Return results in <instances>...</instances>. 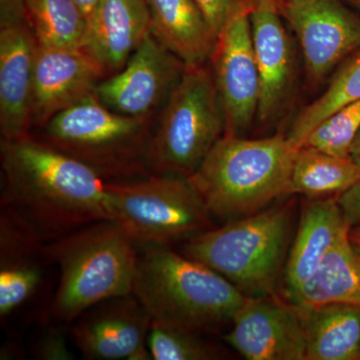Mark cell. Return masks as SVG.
Returning a JSON list of instances; mask_svg holds the SVG:
<instances>
[{"label":"cell","instance_id":"1","mask_svg":"<svg viewBox=\"0 0 360 360\" xmlns=\"http://www.w3.org/2000/svg\"><path fill=\"white\" fill-rule=\"evenodd\" d=\"M0 212L46 243L113 220L108 181L96 170L32 135L1 141Z\"/></svg>","mask_w":360,"mask_h":360},{"label":"cell","instance_id":"2","mask_svg":"<svg viewBox=\"0 0 360 360\" xmlns=\"http://www.w3.org/2000/svg\"><path fill=\"white\" fill-rule=\"evenodd\" d=\"M132 295L153 322L202 333L231 322L248 296L170 245L139 246Z\"/></svg>","mask_w":360,"mask_h":360},{"label":"cell","instance_id":"3","mask_svg":"<svg viewBox=\"0 0 360 360\" xmlns=\"http://www.w3.org/2000/svg\"><path fill=\"white\" fill-rule=\"evenodd\" d=\"M297 149L283 134L258 139L224 134L188 179L213 219H241L290 195Z\"/></svg>","mask_w":360,"mask_h":360},{"label":"cell","instance_id":"4","mask_svg":"<svg viewBox=\"0 0 360 360\" xmlns=\"http://www.w3.org/2000/svg\"><path fill=\"white\" fill-rule=\"evenodd\" d=\"M58 283L49 317L70 326L108 298L132 295L139 246L115 220H101L46 245Z\"/></svg>","mask_w":360,"mask_h":360},{"label":"cell","instance_id":"5","mask_svg":"<svg viewBox=\"0 0 360 360\" xmlns=\"http://www.w3.org/2000/svg\"><path fill=\"white\" fill-rule=\"evenodd\" d=\"M293 217L292 201L270 206L187 239L181 253L214 270L248 297L277 295Z\"/></svg>","mask_w":360,"mask_h":360},{"label":"cell","instance_id":"6","mask_svg":"<svg viewBox=\"0 0 360 360\" xmlns=\"http://www.w3.org/2000/svg\"><path fill=\"white\" fill-rule=\"evenodd\" d=\"M42 130L39 139L82 161L105 181L151 174L148 167L150 117L120 115L94 94L53 116Z\"/></svg>","mask_w":360,"mask_h":360},{"label":"cell","instance_id":"7","mask_svg":"<svg viewBox=\"0 0 360 360\" xmlns=\"http://www.w3.org/2000/svg\"><path fill=\"white\" fill-rule=\"evenodd\" d=\"M148 153L149 172L191 176L225 134V118L212 71L186 65L165 104Z\"/></svg>","mask_w":360,"mask_h":360},{"label":"cell","instance_id":"8","mask_svg":"<svg viewBox=\"0 0 360 360\" xmlns=\"http://www.w3.org/2000/svg\"><path fill=\"white\" fill-rule=\"evenodd\" d=\"M113 220L137 246L170 245L213 229V217L187 177L150 174L108 182Z\"/></svg>","mask_w":360,"mask_h":360},{"label":"cell","instance_id":"9","mask_svg":"<svg viewBox=\"0 0 360 360\" xmlns=\"http://www.w3.org/2000/svg\"><path fill=\"white\" fill-rule=\"evenodd\" d=\"M46 241L0 212V319L40 321L49 316L51 267Z\"/></svg>","mask_w":360,"mask_h":360},{"label":"cell","instance_id":"10","mask_svg":"<svg viewBox=\"0 0 360 360\" xmlns=\"http://www.w3.org/2000/svg\"><path fill=\"white\" fill-rule=\"evenodd\" d=\"M251 0H236L210 56L225 134L243 136L257 116L260 84L250 25Z\"/></svg>","mask_w":360,"mask_h":360},{"label":"cell","instance_id":"11","mask_svg":"<svg viewBox=\"0 0 360 360\" xmlns=\"http://www.w3.org/2000/svg\"><path fill=\"white\" fill-rule=\"evenodd\" d=\"M281 16L295 32L312 84L360 49V18L340 0H284Z\"/></svg>","mask_w":360,"mask_h":360},{"label":"cell","instance_id":"12","mask_svg":"<svg viewBox=\"0 0 360 360\" xmlns=\"http://www.w3.org/2000/svg\"><path fill=\"white\" fill-rule=\"evenodd\" d=\"M186 66L149 32L124 68L101 80L94 94L120 115L150 117L167 103Z\"/></svg>","mask_w":360,"mask_h":360},{"label":"cell","instance_id":"13","mask_svg":"<svg viewBox=\"0 0 360 360\" xmlns=\"http://www.w3.org/2000/svg\"><path fill=\"white\" fill-rule=\"evenodd\" d=\"M153 319L134 295L97 303L70 324L71 340L89 360H151Z\"/></svg>","mask_w":360,"mask_h":360},{"label":"cell","instance_id":"14","mask_svg":"<svg viewBox=\"0 0 360 360\" xmlns=\"http://www.w3.org/2000/svg\"><path fill=\"white\" fill-rule=\"evenodd\" d=\"M224 336L227 345L248 360H305L302 311L277 295L248 297Z\"/></svg>","mask_w":360,"mask_h":360},{"label":"cell","instance_id":"15","mask_svg":"<svg viewBox=\"0 0 360 360\" xmlns=\"http://www.w3.org/2000/svg\"><path fill=\"white\" fill-rule=\"evenodd\" d=\"M106 78L84 49L37 44L33 68L32 125L44 127L53 116L94 94Z\"/></svg>","mask_w":360,"mask_h":360},{"label":"cell","instance_id":"16","mask_svg":"<svg viewBox=\"0 0 360 360\" xmlns=\"http://www.w3.org/2000/svg\"><path fill=\"white\" fill-rule=\"evenodd\" d=\"M37 45L27 22L0 27L1 141H16L30 135Z\"/></svg>","mask_w":360,"mask_h":360},{"label":"cell","instance_id":"17","mask_svg":"<svg viewBox=\"0 0 360 360\" xmlns=\"http://www.w3.org/2000/svg\"><path fill=\"white\" fill-rule=\"evenodd\" d=\"M281 18L274 0H251V34L260 84L257 117L264 123L283 108L292 77L290 39Z\"/></svg>","mask_w":360,"mask_h":360},{"label":"cell","instance_id":"18","mask_svg":"<svg viewBox=\"0 0 360 360\" xmlns=\"http://www.w3.org/2000/svg\"><path fill=\"white\" fill-rule=\"evenodd\" d=\"M296 229L284 267L281 285L284 298L290 297L314 276L331 248L350 231L338 198L307 200Z\"/></svg>","mask_w":360,"mask_h":360},{"label":"cell","instance_id":"19","mask_svg":"<svg viewBox=\"0 0 360 360\" xmlns=\"http://www.w3.org/2000/svg\"><path fill=\"white\" fill-rule=\"evenodd\" d=\"M149 32L146 0H99L89 18L84 49L110 77L124 68Z\"/></svg>","mask_w":360,"mask_h":360},{"label":"cell","instance_id":"20","mask_svg":"<svg viewBox=\"0 0 360 360\" xmlns=\"http://www.w3.org/2000/svg\"><path fill=\"white\" fill-rule=\"evenodd\" d=\"M150 32L186 65L212 56L217 37L194 0H146Z\"/></svg>","mask_w":360,"mask_h":360},{"label":"cell","instance_id":"21","mask_svg":"<svg viewBox=\"0 0 360 360\" xmlns=\"http://www.w3.org/2000/svg\"><path fill=\"white\" fill-rule=\"evenodd\" d=\"M305 329V360H360V307L324 303L298 307Z\"/></svg>","mask_w":360,"mask_h":360},{"label":"cell","instance_id":"22","mask_svg":"<svg viewBox=\"0 0 360 360\" xmlns=\"http://www.w3.org/2000/svg\"><path fill=\"white\" fill-rule=\"evenodd\" d=\"M285 300L302 309L333 302L360 307V243L349 234L341 238L314 276Z\"/></svg>","mask_w":360,"mask_h":360},{"label":"cell","instance_id":"23","mask_svg":"<svg viewBox=\"0 0 360 360\" xmlns=\"http://www.w3.org/2000/svg\"><path fill=\"white\" fill-rule=\"evenodd\" d=\"M360 179V165L352 158H341L300 148L291 170L290 195L307 200L338 198Z\"/></svg>","mask_w":360,"mask_h":360},{"label":"cell","instance_id":"24","mask_svg":"<svg viewBox=\"0 0 360 360\" xmlns=\"http://www.w3.org/2000/svg\"><path fill=\"white\" fill-rule=\"evenodd\" d=\"M25 13L37 44L84 49L89 20L75 0H25Z\"/></svg>","mask_w":360,"mask_h":360},{"label":"cell","instance_id":"25","mask_svg":"<svg viewBox=\"0 0 360 360\" xmlns=\"http://www.w3.org/2000/svg\"><path fill=\"white\" fill-rule=\"evenodd\" d=\"M360 99V49L354 52L335 73L326 91L295 118L286 134L291 143L302 148L319 123L345 104Z\"/></svg>","mask_w":360,"mask_h":360},{"label":"cell","instance_id":"26","mask_svg":"<svg viewBox=\"0 0 360 360\" xmlns=\"http://www.w3.org/2000/svg\"><path fill=\"white\" fill-rule=\"evenodd\" d=\"M153 360H213L222 357L219 347L200 333L151 322L148 340Z\"/></svg>","mask_w":360,"mask_h":360},{"label":"cell","instance_id":"27","mask_svg":"<svg viewBox=\"0 0 360 360\" xmlns=\"http://www.w3.org/2000/svg\"><path fill=\"white\" fill-rule=\"evenodd\" d=\"M360 130V99L345 104L324 118L309 134L302 148L349 158Z\"/></svg>","mask_w":360,"mask_h":360},{"label":"cell","instance_id":"28","mask_svg":"<svg viewBox=\"0 0 360 360\" xmlns=\"http://www.w3.org/2000/svg\"><path fill=\"white\" fill-rule=\"evenodd\" d=\"M56 321L51 319V326L41 333L39 340L32 345V352L35 359L47 360H70L75 359L68 347L65 330L61 326H54Z\"/></svg>","mask_w":360,"mask_h":360},{"label":"cell","instance_id":"29","mask_svg":"<svg viewBox=\"0 0 360 360\" xmlns=\"http://www.w3.org/2000/svg\"><path fill=\"white\" fill-rule=\"evenodd\" d=\"M213 35L217 37L222 30L236 0H194Z\"/></svg>","mask_w":360,"mask_h":360},{"label":"cell","instance_id":"30","mask_svg":"<svg viewBox=\"0 0 360 360\" xmlns=\"http://www.w3.org/2000/svg\"><path fill=\"white\" fill-rule=\"evenodd\" d=\"M343 217L350 229L360 224V179L338 196Z\"/></svg>","mask_w":360,"mask_h":360},{"label":"cell","instance_id":"31","mask_svg":"<svg viewBox=\"0 0 360 360\" xmlns=\"http://www.w3.org/2000/svg\"><path fill=\"white\" fill-rule=\"evenodd\" d=\"M25 22V0H0V27Z\"/></svg>","mask_w":360,"mask_h":360},{"label":"cell","instance_id":"32","mask_svg":"<svg viewBox=\"0 0 360 360\" xmlns=\"http://www.w3.org/2000/svg\"><path fill=\"white\" fill-rule=\"evenodd\" d=\"M75 1L82 9V11L86 15L87 20H89L94 9H96L97 4H98L99 0H75Z\"/></svg>","mask_w":360,"mask_h":360},{"label":"cell","instance_id":"33","mask_svg":"<svg viewBox=\"0 0 360 360\" xmlns=\"http://www.w3.org/2000/svg\"><path fill=\"white\" fill-rule=\"evenodd\" d=\"M350 156L360 165V130L359 134H357L356 139H355L354 144H352Z\"/></svg>","mask_w":360,"mask_h":360},{"label":"cell","instance_id":"34","mask_svg":"<svg viewBox=\"0 0 360 360\" xmlns=\"http://www.w3.org/2000/svg\"><path fill=\"white\" fill-rule=\"evenodd\" d=\"M349 236L352 240L360 243V224L357 225V226L352 227V229H350Z\"/></svg>","mask_w":360,"mask_h":360},{"label":"cell","instance_id":"35","mask_svg":"<svg viewBox=\"0 0 360 360\" xmlns=\"http://www.w3.org/2000/svg\"><path fill=\"white\" fill-rule=\"evenodd\" d=\"M345 1L360 11V0H345Z\"/></svg>","mask_w":360,"mask_h":360},{"label":"cell","instance_id":"36","mask_svg":"<svg viewBox=\"0 0 360 360\" xmlns=\"http://www.w3.org/2000/svg\"><path fill=\"white\" fill-rule=\"evenodd\" d=\"M274 2H276L277 4H281V2H283L284 0H274Z\"/></svg>","mask_w":360,"mask_h":360}]
</instances>
